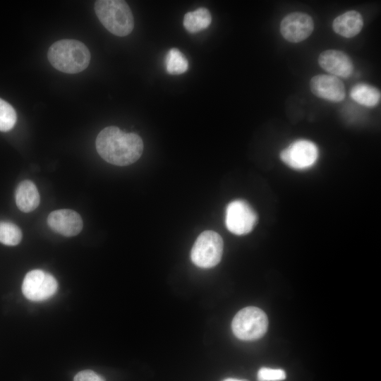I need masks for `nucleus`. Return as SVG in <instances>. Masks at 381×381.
<instances>
[{
	"label": "nucleus",
	"mask_w": 381,
	"mask_h": 381,
	"mask_svg": "<svg viewBox=\"0 0 381 381\" xmlns=\"http://www.w3.org/2000/svg\"><path fill=\"white\" fill-rule=\"evenodd\" d=\"M95 145L103 159L116 166L134 163L143 151V142L138 135L124 132L116 126L102 129L96 138Z\"/></svg>",
	"instance_id": "nucleus-1"
},
{
	"label": "nucleus",
	"mask_w": 381,
	"mask_h": 381,
	"mask_svg": "<svg viewBox=\"0 0 381 381\" xmlns=\"http://www.w3.org/2000/svg\"><path fill=\"white\" fill-rule=\"evenodd\" d=\"M47 57L56 69L66 73L81 72L90 61V53L85 44L70 39L54 42L48 50Z\"/></svg>",
	"instance_id": "nucleus-2"
},
{
	"label": "nucleus",
	"mask_w": 381,
	"mask_h": 381,
	"mask_svg": "<svg viewBox=\"0 0 381 381\" xmlns=\"http://www.w3.org/2000/svg\"><path fill=\"white\" fill-rule=\"evenodd\" d=\"M94 8L101 23L111 33L124 37L132 32L134 19L125 1L98 0L95 1Z\"/></svg>",
	"instance_id": "nucleus-3"
},
{
	"label": "nucleus",
	"mask_w": 381,
	"mask_h": 381,
	"mask_svg": "<svg viewBox=\"0 0 381 381\" xmlns=\"http://www.w3.org/2000/svg\"><path fill=\"white\" fill-rule=\"evenodd\" d=\"M268 319L261 309L249 306L240 310L234 316L231 328L236 337L253 341L261 338L267 332Z\"/></svg>",
	"instance_id": "nucleus-4"
},
{
	"label": "nucleus",
	"mask_w": 381,
	"mask_h": 381,
	"mask_svg": "<svg viewBox=\"0 0 381 381\" xmlns=\"http://www.w3.org/2000/svg\"><path fill=\"white\" fill-rule=\"evenodd\" d=\"M223 249L224 243L220 235L213 231H205L195 241L190 258L198 267L210 268L220 262Z\"/></svg>",
	"instance_id": "nucleus-5"
},
{
	"label": "nucleus",
	"mask_w": 381,
	"mask_h": 381,
	"mask_svg": "<svg viewBox=\"0 0 381 381\" xmlns=\"http://www.w3.org/2000/svg\"><path fill=\"white\" fill-rule=\"evenodd\" d=\"M257 221L256 212L245 200H235L226 207L225 224L227 229L234 234L244 235L250 233Z\"/></svg>",
	"instance_id": "nucleus-6"
},
{
	"label": "nucleus",
	"mask_w": 381,
	"mask_h": 381,
	"mask_svg": "<svg viewBox=\"0 0 381 381\" xmlns=\"http://www.w3.org/2000/svg\"><path fill=\"white\" fill-rule=\"evenodd\" d=\"M58 283L54 277L41 270L28 272L22 284L23 295L32 301L49 298L56 293Z\"/></svg>",
	"instance_id": "nucleus-7"
},
{
	"label": "nucleus",
	"mask_w": 381,
	"mask_h": 381,
	"mask_svg": "<svg viewBox=\"0 0 381 381\" xmlns=\"http://www.w3.org/2000/svg\"><path fill=\"white\" fill-rule=\"evenodd\" d=\"M318 157V149L315 143L307 140L292 143L280 153L282 161L287 166L297 170L311 167Z\"/></svg>",
	"instance_id": "nucleus-8"
},
{
	"label": "nucleus",
	"mask_w": 381,
	"mask_h": 381,
	"mask_svg": "<svg viewBox=\"0 0 381 381\" xmlns=\"http://www.w3.org/2000/svg\"><path fill=\"white\" fill-rule=\"evenodd\" d=\"M314 23L307 13L294 12L286 15L281 21L280 32L290 42L297 43L307 39L313 32Z\"/></svg>",
	"instance_id": "nucleus-9"
},
{
	"label": "nucleus",
	"mask_w": 381,
	"mask_h": 381,
	"mask_svg": "<svg viewBox=\"0 0 381 381\" xmlns=\"http://www.w3.org/2000/svg\"><path fill=\"white\" fill-rule=\"evenodd\" d=\"M310 87L315 96L330 102H341L346 95L342 81L332 75L320 74L313 76L310 80Z\"/></svg>",
	"instance_id": "nucleus-10"
},
{
	"label": "nucleus",
	"mask_w": 381,
	"mask_h": 381,
	"mask_svg": "<svg viewBox=\"0 0 381 381\" xmlns=\"http://www.w3.org/2000/svg\"><path fill=\"white\" fill-rule=\"evenodd\" d=\"M47 224L54 231L67 237L78 234L83 229L80 215L68 209L52 212L47 217Z\"/></svg>",
	"instance_id": "nucleus-11"
},
{
	"label": "nucleus",
	"mask_w": 381,
	"mask_h": 381,
	"mask_svg": "<svg viewBox=\"0 0 381 381\" xmlns=\"http://www.w3.org/2000/svg\"><path fill=\"white\" fill-rule=\"evenodd\" d=\"M318 64L322 68L336 77L348 78L353 71L351 58L339 50L327 49L322 52L318 57Z\"/></svg>",
	"instance_id": "nucleus-12"
},
{
	"label": "nucleus",
	"mask_w": 381,
	"mask_h": 381,
	"mask_svg": "<svg viewBox=\"0 0 381 381\" xmlns=\"http://www.w3.org/2000/svg\"><path fill=\"white\" fill-rule=\"evenodd\" d=\"M363 25V20L361 14L354 10L341 14L332 23L334 31L346 38L357 35L361 31Z\"/></svg>",
	"instance_id": "nucleus-13"
},
{
	"label": "nucleus",
	"mask_w": 381,
	"mask_h": 381,
	"mask_svg": "<svg viewBox=\"0 0 381 381\" xmlns=\"http://www.w3.org/2000/svg\"><path fill=\"white\" fill-rule=\"evenodd\" d=\"M15 199L18 208L23 212H30L35 210L40 200L35 184L30 180L23 181L18 185Z\"/></svg>",
	"instance_id": "nucleus-14"
},
{
	"label": "nucleus",
	"mask_w": 381,
	"mask_h": 381,
	"mask_svg": "<svg viewBox=\"0 0 381 381\" xmlns=\"http://www.w3.org/2000/svg\"><path fill=\"white\" fill-rule=\"evenodd\" d=\"M351 98L365 107H375L380 101V91L374 86L365 83L355 85L350 92Z\"/></svg>",
	"instance_id": "nucleus-15"
},
{
	"label": "nucleus",
	"mask_w": 381,
	"mask_h": 381,
	"mask_svg": "<svg viewBox=\"0 0 381 381\" xmlns=\"http://www.w3.org/2000/svg\"><path fill=\"white\" fill-rule=\"evenodd\" d=\"M212 21L210 11L205 8L188 12L184 16L183 26L190 32L195 33L207 28Z\"/></svg>",
	"instance_id": "nucleus-16"
},
{
	"label": "nucleus",
	"mask_w": 381,
	"mask_h": 381,
	"mask_svg": "<svg viewBox=\"0 0 381 381\" xmlns=\"http://www.w3.org/2000/svg\"><path fill=\"white\" fill-rule=\"evenodd\" d=\"M165 62L167 72L172 75L181 74L186 72L188 67L186 58L176 48L168 52Z\"/></svg>",
	"instance_id": "nucleus-17"
},
{
	"label": "nucleus",
	"mask_w": 381,
	"mask_h": 381,
	"mask_svg": "<svg viewBox=\"0 0 381 381\" xmlns=\"http://www.w3.org/2000/svg\"><path fill=\"white\" fill-rule=\"evenodd\" d=\"M22 239V231L15 224L0 221V243L6 246H16Z\"/></svg>",
	"instance_id": "nucleus-18"
},
{
	"label": "nucleus",
	"mask_w": 381,
	"mask_h": 381,
	"mask_svg": "<svg viewBox=\"0 0 381 381\" xmlns=\"http://www.w3.org/2000/svg\"><path fill=\"white\" fill-rule=\"evenodd\" d=\"M17 116L13 107L0 98V131H10L16 124Z\"/></svg>",
	"instance_id": "nucleus-19"
},
{
	"label": "nucleus",
	"mask_w": 381,
	"mask_h": 381,
	"mask_svg": "<svg viewBox=\"0 0 381 381\" xmlns=\"http://www.w3.org/2000/svg\"><path fill=\"white\" fill-rule=\"evenodd\" d=\"M285 377L286 373L282 369L262 368L258 373L259 381H279L284 380Z\"/></svg>",
	"instance_id": "nucleus-20"
},
{
	"label": "nucleus",
	"mask_w": 381,
	"mask_h": 381,
	"mask_svg": "<svg viewBox=\"0 0 381 381\" xmlns=\"http://www.w3.org/2000/svg\"><path fill=\"white\" fill-rule=\"evenodd\" d=\"M73 381H105V380L92 370H85L77 373Z\"/></svg>",
	"instance_id": "nucleus-21"
},
{
	"label": "nucleus",
	"mask_w": 381,
	"mask_h": 381,
	"mask_svg": "<svg viewBox=\"0 0 381 381\" xmlns=\"http://www.w3.org/2000/svg\"><path fill=\"white\" fill-rule=\"evenodd\" d=\"M224 381H243V380H236L233 378H228V379L224 380Z\"/></svg>",
	"instance_id": "nucleus-22"
}]
</instances>
